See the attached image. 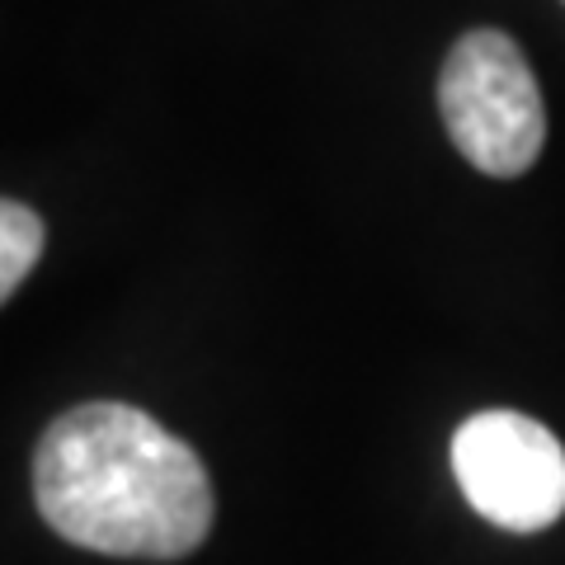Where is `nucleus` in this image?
<instances>
[{
    "instance_id": "nucleus-1",
    "label": "nucleus",
    "mask_w": 565,
    "mask_h": 565,
    "mask_svg": "<svg viewBox=\"0 0 565 565\" xmlns=\"http://www.w3.org/2000/svg\"><path fill=\"white\" fill-rule=\"evenodd\" d=\"M33 500L57 537L122 561H180L212 527V481L184 438L137 405L90 401L33 448Z\"/></svg>"
},
{
    "instance_id": "nucleus-2",
    "label": "nucleus",
    "mask_w": 565,
    "mask_h": 565,
    "mask_svg": "<svg viewBox=\"0 0 565 565\" xmlns=\"http://www.w3.org/2000/svg\"><path fill=\"white\" fill-rule=\"evenodd\" d=\"M438 109L452 147L481 174L514 180L542 156L546 109L537 76L523 47L500 29H471L457 39L438 76Z\"/></svg>"
},
{
    "instance_id": "nucleus-3",
    "label": "nucleus",
    "mask_w": 565,
    "mask_h": 565,
    "mask_svg": "<svg viewBox=\"0 0 565 565\" xmlns=\"http://www.w3.org/2000/svg\"><path fill=\"white\" fill-rule=\"evenodd\" d=\"M452 476L494 527L537 533L565 514V448L519 411H481L452 434Z\"/></svg>"
},
{
    "instance_id": "nucleus-4",
    "label": "nucleus",
    "mask_w": 565,
    "mask_h": 565,
    "mask_svg": "<svg viewBox=\"0 0 565 565\" xmlns=\"http://www.w3.org/2000/svg\"><path fill=\"white\" fill-rule=\"evenodd\" d=\"M43 255V217L29 203L0 199V302L33 274Z\"/></svg>"
}]
</instances>
